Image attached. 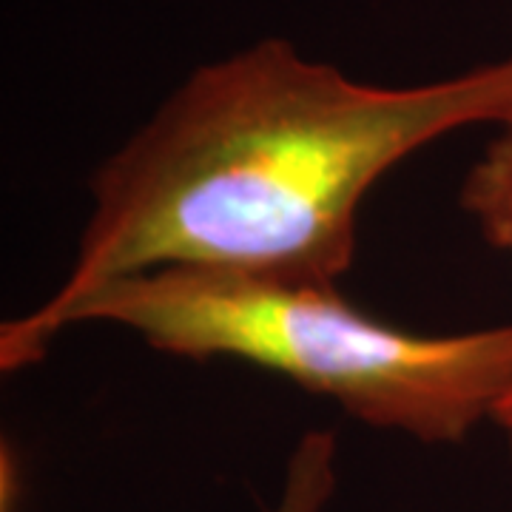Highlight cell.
Returning a JSON list of instances; mask_svg holds the SVG:
<instances>
[{
	"label": "cell",
	"instance_id": "cell-1",
	"mask_svg": "<svg viewBox=\"0 0 512 512\" xmlns=\"http://www.w3.org/2000/svg\"><path fill=\"white\" fill-rule=\"evenodd\" d=\"M512 120V57L439 83L384 89L259 40L208 63L92 177L66 279L0 330V367L37 365L97 288L154 268H214L336 285L359 208L413 151Z\"/></svg>",
	"mask_w": 512,
	"mask_h": 512
},
{
	"label": "cell",
	"instance_id": "cell-2",
	"mask_svg": "<svg viewBox=\"0 0 512 512\" xmlns=\"http://www.w3.org/2000/svg\"><path fill=\"white\" fill-rule=\"evenodd\" d=\"M109 322L168 356L237 359L325 396L370 427L464 441L512 393V325L427 336L348 305L336 285L154 268L89 293L66 330Z\"/></svg>",
	"mask_w": 512,
	"mask_h": 512
},
{
	"label": "cell",
	"instance_id": "cell-4",
	"mask_svg": "<svg viewBox=\"0 0 512 512\" xmlns=\"http://www.w3.org/2000/svg\"><path fill=\"white\" fill-rule=\"evenodd\" d=\"M336 444L328 433H311L293 453L285 493L274 512H322L336 481Z\"/></svg>",
	"mask_w": 512,
	"mask_h": 512
},
{
	"label": "cell",
	"instance_id": "cell-3",
	"mask_svg": "<svg viewBox=\"0 0 512 512\" xmlns=\"http://www.w3.org/2000/svg\"><path fill=\"white\" fill-rule=\"evenodd\" d=\"M461 205L473 214L484 239L512 256V120L498 123V134L467 171ZM495 421L510 433L512 441V393L498 407Z\"/></svg>",
	"mask_w": 512,
	"mask_h": 512
}]
</instances>
